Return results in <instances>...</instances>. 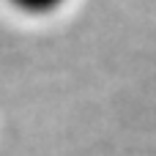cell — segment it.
<instances>
[{"instance_id":"obj_1","label":"cell","mask_w":156,"mask_h":156,"mask_svg":"<svg viewBox=\"0 0 156 156\" xmlns=\"http://www.w3.org/2000/svg\"><path fill=\"white\" fill-rule=\"evenodd\" d=\"M14 11L25 14V16H33V19H44V16H52L58 14L69 0H5Z\"/></svg>"}]
</instances>
